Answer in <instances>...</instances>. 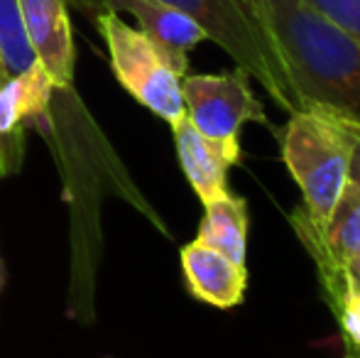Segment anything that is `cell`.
Listing matches in <instances>:
<instances>
[{"label":"cell","instance_id":"6da1fadb","mask_svg":"<svg viewBox=\"0 0 360 358\" xmlns=\"http://www.w3.org/2000/svg\"><path fill=\"white\" fill-rule=\"evenodd\" d=\"M302 110L360 125V42L309 0H262Z\"/></svg>","mask_w":360,"mask_h":358},{"label":"cell","instance_id":"7a4b0ae2","mask_svg":"<svg viewBox=\"0 0 360 358\" xmlns=\"http://www.w3.org/2000/svg\"><path fill=\"white\" fill-rule=\"evenodd\" d=\"M189 15L216 42L238 69L255 79L272 101L287 113H297L292 84L272 39L262 0H162Z\"/></svg>","mask_w":360,"mask_h":358},{"label":"cell","instance_id":"3957f363","mask_svg":"<svg viewBox=\"0 0 360 358\" xmlns=\"http://www.w3.org/2000/svg\"><path fill=\"white\" fill-rule=\"evenodd\" d=\"M94 23L105 42L110 69L120 87L165 123L174 125L184 118L181 79L189 74V57L169 52L113 10H98Z\"/></svg>","mask_w":360,"mask_h":358},{"label":"cell","instance_id":"277c9868","mask_svg":"<svg viewBox=\"0 0 360 358\" xmlns=\"http://www.w3.org/2000/svg\"><path fill=\"white\" fill-rule=\"evenodd\" d=\"M282 162L302 191V206L323 226L343 184L348 181L351 140L341 120L316 110L289 113L282 133H277Z\"/></svg>","mask_w":360,"mask_h":358},{"label":"cell","instance_id":"5b68a950","mask_svg":"<svg viewBox=\"0 0 360 358\" xmlns=\"http://www.w3.org/2000/svg\"><path fill=\"white\" fill-rule=\"evenodd\" d=\"M181 98L189 123L214 143L240 148L245 123H260L277 135L260 98L252 94L250 77L238 67L221 74H186Z\"/></svg>","mask_w":360,"mask_h":358},{"label":"cell","instance_id":"8992f818","mask_svg":"<svg viewBox=\"0 0 360 358\" xmlns=\"http://www.w3.org/2000/svg\"><path fill=\"white\" fill-rule=\"evenodd\" d=\"M57 94L52 77L42 64L0 82V143L10 174L20 172L25 158V130L49 120L52 98Z\"/></svg>","mask_w":360,"mask_h":358},{"label":"cell","instance_id":"52a82bcc","mask_svg":"<svg viewBox=\"0 0 360 358\" xmlns=\"http://www.w3.org/2000/svg\"><path fill=\"white\" fill-rule=\"evenodd\" d=\"M27 39L57 91L74 89L76 47L67 0H18Z\"/></svg>","mask_w":360,"mask_h":358},{"label":"cell","instance_id":"ba28073f","mask_svg":"<svg viewBox=\"0 0 360 358\" xmlns=\"http://www.w3.org/2000/svg\"><path fill=\"white\" fill-rule=\"evenodd\" d=\"M172 133H174L176 158L196 196L204 204H209V201L231 194L228 170L240 162V148H231V145L204 138L186 115L172 125Z\"/></svg>","mask_w":360,"mask_h":358},{"label":"cell","instance_id":"9c48e42d","mask_svg":"<svg viewBox=\"0 0 360 358\" xmlns=\"http://www.w3.org/2000/svg\"><path fill=\"white\" fill-rule=\"evenodd\" d=\"M179 258L186 290L194 300L216 309H233L243 302L248 290V270L243 265L201 241L186 243Z\"/></svg>","mask_w":360,"mask_h":358},{"label":"cell","instance_id":"30bf717a","mask_svg":"<svg viewBox=\"0 0 360 358\" xmlns=\"http://www.w3.org/2000/svg\"><path fill=\"white\" fill-rule=\"evenodd\" d=\"M304 250L311 255L316 265L319 280H321L323 300H326L331 314L336 317V324L341 329L346 349L360 351V280L353 268L336 265L323 250L321 236L314 229H304L299 234Z\"/></svg>","mask_w":360,"mask_h":358},{"label":"cell","instance_id":"8fae6325","mask_svg":"<svg viewBox=\"0 0 360 358\" xmlns=\"http://www.w3.org/2000/svg\"><path fill=\"white\" fill-rule=\"evenodd\" d=\"M196 241L216 248L236 265L245 268L248 260V201L231 194L204 204V219Z\"/></svg>","mask_w":360,"mask_h":358},{"label":"cell","instance_id":"7c38bea8","mask_svg":"<svg viewBox=\"0 0 360 358\" xmlns=\"http://www.w3.org/2000/svg\"><path fill=\"white\" fill-rule=\"evenodd\" d=\"M321 231V243L328 258L341 268L360 260V189L346 181Z\"/></svg>","mask_w":360,"mask_h":358},{"label":"cell","instance_id":"4fadbf2b","mask_svg":"<svg viewBox=\"0 0 360 358\" xmlns=\"http://www.w3.org/2000/svg\"><path fill=\"white\" fill-rule=\"evenodd\" d=\"M0 62L5 77L22 74L32 64H37L32 44L25 32L18 0H0Z\"/></svg>","mask_w":360,"mask_h":358},{"label":"cell","instance_id":"5bb4252c","mask_svg":"<svg viewBox=\"0 0 360 358\" xmlns=\"http://www.w3.org/2000/svg\"><path fill=\"white\" fill-rule=\"evenodd\" d=\"M360 42V0H309Z\"/></svg>","mask_w":360,"mask_h":358},{"label":"cell","instance_id":"9a60e30c","mask_svg":"<svg viewBox=\"0 0 360 358\" xmlns=\"http://www.w3.org/2000/svg\"><path fill=\"white\" fill-rule=\"evenodd\" d=\"M343 128H346L348 140H351V155H348V181L356 184L360 189V125L343 123Z\"/></svg>","mask_w":360,"mask_h":358},{"label":"cell","instance_id":"2e32d148","mask_svg":"<svg viewBox=\"0 0 360 358\" xmlns=\"http://www.w3.org/2000/svg\"><path fill=\"white\" fill-rule=\"evenodd\" d=\"M3 79H8L5 77V72L0 69V82ZM3 177H10V167H8V160H5V150H3V143H0V179Z\"/></svg>","mask_w":360,"mask_h":358},{"label":"cell","instance_id":"e0dca14e","mask_svg":"<svg viewBox=\"0 0 360 358\" xmlns=\"http://www.w3.org/2000/svg\"><path fill=\"white\" fill-rule=\"evenodd\" d=\"M343 358H360V351H356V349H346V354H343Z\"/></svg>","mask_w":360,"mask_h":358},{"label":"cell","instance_id":"ac0fdd59","mask_svg":"<svg viewBox=\"0 0 360 358\" xmlns=\"http://www.w3.org/2000/svg\"><path fill=\"white\" fill-rule=\"evenodd\" d=\"M351 268H353V272H356V275H358V280H360V260H356V263H353Z\"/></svg>","mask_w":360,"mask_h":358},{"label":"cell","instance_id":"d6986e66","mask_svg":"<svg viewBox=\"0 0 360 358\" xmlns=\"http://www.w3.org/2000/svg\"><path fill=\"white\" fill-rule=\"evenodd\" d=\"M3 277H5V270H3V258H0V290H3Z\"/></svg>","mask_w":360,"mask_h":358},{"label":"cell","instance_id":"ffe728a7","mask_svg":"<svg viewBox=\"0 0 360 358\" xmlns=\"http://www.w3.org/2000/svg\"><path fill=\"white\" fill-rule=\"evenodd\" d=\"M0 69H3V62H0ZM3 72H5V69H3Z\"/></svg>","mask_w":360,"mask_h":358}]
</instances>
